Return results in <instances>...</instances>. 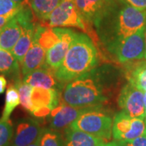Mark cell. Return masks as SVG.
<instances>
[{
  "instance_id": "4",
  "label": "cell",
  "mask_w": 146,
  "mask_h": 146,
  "mask_svg": "<svg viewBox=\"0 0 146 146\" xmlns=\"http://www.w3.org/2000/svg\"><path fill=\"white\" fill-rule=\"evenodd\" d=\"M45 22V25L60 28H77L91 36L96 44L99 38L93 26L84 22L76 7L74 0H62Z\"/></svg>"
},
{
  "instance_id": "30",
  "label": "cell",
  "mask_w": 146,
  "mask_h": 146,
  "mask_svg": "<svg viewBox=\"0 0 146 146\" xmlns=\"http://www.w3.org/2000/svg\"><path fill=\"white\" fill-rule=\"evenodd\" d=\"M16 14V13H13V14H10V15H7V16H0V29H2L4 26L11 18L14 17Z\"/></svg>"
},
{
  "instance_id": "25",
  "label": "cell",
  "mask_w": 146,
  "mask_h": 146,
  "mask_svg": "<svg viewBox=\"0 0 146 146\" xmlns=\"http://www.w3.org/2000/svg\"><path fill=\"white\" fill-rule=\"evenodd\" d=\"M41 146H64L62 135L52 128H44L41 138Z\"/></svg>"
},
{
  "instance_id": "34",
  "label": "cell",
  "mask_w": 146,
  "mask_h": 146,
  "mask_svg": "<svg viewBox=\"0 0 146 146\" xmlns=\"http://www.w3.org/2000/svg\"><path fill=\"white\" fill-rule=\"evenodd\" d=\"M144 103H145V119H146V92L144 94Z\"/></svg>"
},
{
  "instance_id": "6",
  "label": "cell",
  "mask_w": 146,
  "mask_h": 146,
  "mask_svg": "<svg viewBox=\"0 0 146 146\" xmlns=\"http://www.w3.org/2000/svg\"><path fill=\"white\" fill-rule=\"evenodd\" d=\"M113 120L109 114L102 110V107H96L80 115L68 127L82 131L103 141H108L112 135Z\"/></svg>"
},
{
  "instance_id": "17",
  "label": "cell",
  "mask_w": 146,
  "mask_h": 146,
  "mask_svg": "<svg viewBox=\"0 0 146 146\" xmlns=\"http://www.w3.org/2000/svg\"><path fill=\"white\" fill-rule=\"evenodd\" d=\"M104 143L102 139L82 131L71 127L65 129L64 146H101Z\"/></svg>"
},
{
  "instance_id": "35",
  "label": "cell",
  "mask_w": 146,
  "mask_h": 146,
  "mask_svg": "<svg viewBox=\"0 0 146 146\" xmlns=\"http://www.w3.org/2000/svg\"><path fill=\"white\" fill-rule=\"evenodd\" d=\"M15 2H16V3H22L23 2H25V0H14Z\"/></svg>"
},
{
  "instance_id": "21",
  "label": "cell",
  "mask_w": 146,
  "mask_h": 146,
  "mask_svg": "<svg viewBox=\"0 0 146 146\" xmlns=\"http://www.w3.org/2000/svg\"><path fill=\"white\" fill-rule=\"evenodd\" d=\"M62 0H29V4L37 19L46 21Z\"/></svg>"
},
{
  "instance_id": "36",
  "label": "cell",
  "mask_w": 146,
  "mask_h": 146,
  "mask_svg": "<svg viewBox=\"0 0 146 146\" xmlns=\"http://www.w3.org/2000/svg\"><path fill=\"white\" fill-rule=\"evenodd\" d=\"M145 58H146V29H145Z\"/></svg>"
},
{
  "instance_id": "1",
  "label": "cell",
  "mask_w": 146,
  "mask_h": 146,
  "mask_svg": "<svg viewBox=\"0 0 146 146\" xmlns=\"http://www.w3.org/2000/svg\"><path fill=\"white\" fill-rule=\"evenodd\" d=\"M106 68H94L68 82L63 91L64 103L79 108L102 107L108 100V75Z\"/></svg>"
},
{
  "instance_id": "18",
  "label": "cell",
  "mask_w": 146,
  "mask_h": 146,
  "mask_svg": "<svg viewBox=\"0 0 146 146\" xmlns=\"http://www.w3.org/2000/svg\"><path fill=\"white\" fill-rule=\"evenodd\" d=\"M36 25L37 24L35 23V21H33L29 25H27L20 39L16 42V46L11 50V53L16 57L20 64L22 63L24 58L29 51V50L30 49L32 44L34 41V33Z\"/></svg>"
},
{
  "instance_id": "29",
  "label": "cell",
  "mask_w": 146,
  "mask_h": 146,
  "mask_svg": "<svg viewBox=\"0 0 146 146\" xmlns=\"http://www.w3.org/2000/svg\"><path fill=\"white\" fill-rule=\"evenodd\" d=\"M131 6L141 10H146V0H121Z\"/></svg>"
},
{
  "instance_id": "23",
  "label": "cell",
  "mask_w": 146,
  "mask_h": 146,
  "mask_svg": "<svg viewBox=\"0 0 146 146\" xmlns=\"http://www.w3.org/2000/svg\"><path fill=\"white\" fill-rule=\"evenodd\" d=\"M21 104V100L18 90L13 83L10 84L7 89L5 97V105L3 110L1 119L3 120L9 119L11 113Z\"/></svg>"
},
{
  "instance_id": "33",
  "label": "cell",
  "mask_w": 146,
  "mask_h": 146,
  "mask_svg": "<svg viewBox=\"0 0 146 146\" xmlns=\"http://www.w3.org/2000/svg\"><path fill=\"white\" fill-rule=\"evenodd\" d=\"M41 138H42V135H41V136L35 142H33V144L29 145V146H41Z\"/></svg>"
},
{
  "instance_id": "28",
  "label": "cell",
  "mask_w": 146,
  "mask_h": 146,
  "mask_svg": "<svg viewBox=\"0 0 146 146\" xmlns=\"http://www.w3.org/2000/svg\"><path fill=\"white\" fill-rule=\"evenodd\" d=\"M120 143L123 145V146H146V132L142 136H139L132 141Z\"/></svg>"
},
{
  "instance_id": "19",
  "label": "cell",
  "mask_w": 146,
  "mask_h": 146,
  "mask_svg": "<svg viewBox=\"0 0 146 146\" xmlns=\"http://www.w3.org/2000/svg\"><path fill=\"white\" fill-rule=\"evenodd\" d=\"M60 40L58 27H49L42 24H37L34 33V41L48 50Z\"/></svg>"
},
{
  "instance_id": "7",
  "label": "cell",
  "mask_w": 146,
  "mask_h": 146,
  "mask_svg": "<svg viewBox=\"0 0 146 146\" xmlns=\"http://www.w3.org/2000/svg\"><path fill=\"white\" fill-rule=\"evenodd\" d=\"M34 16L29 3L26 5L25 1L21 10L0 29V48L11 51L22 35L25 26L34 21Z\"/></svg>"
},
{
  "instance_id": "12",
  "label": "cell",
  "mask_w": 146,
  "mask_h": 146,
  "mask_svg": "<svg viewBox=\"0 0 146 146\" xmlns=\"http://www.w3.org/2000/svg\"><path fill=\"white\" fill-rule=\"evenodd\" d=\"M58 30L59 33L60 40L56 45L46 50V63L50 68L55 71H57L58 68L62 65L64 58L76 34L75 31L65 28L58 27Z\"/></svg>"
},
{
  "instance_id": "15",
  "label": "cell",
  "mask_w": 146,
  "mask_h": 146,
  "mask_svg": "<svg viewBox=\"0 0 146 146\" xmlns=\"http://www.w3.org/2000/svg\"><path fill=\"white\" fill-rule=\"evenodd\" d=\"M23 81L32 87L44 89H62L63 84L60 83L56 76V71L46 65L32 72L23 76Z\"/></svg>"
},
{
  "instance_id": "37",
  "label": "cell",
  "mask_w": 146,
  "mask_h": 146,
  "mask_svg": "<svg viewBox=\"0 0 146 146\" xmlns=\"http://www.w3.org/2000/svg\"><path fill=\"white\" fill-rule=\"evenodd\" d=\"M145 125H146V119H145Z\"/></svg>"
},
{
  "instance_id": "20",
  "label": "cell",
  "mask_w": 146,
  "mask_h": 146,
  "mask_svg": "<svg viewBox=\"0 0 146 146\" xmlns=\"http://www.w3.org/2000/svg\"><path fill=\"white\" fill-rule=\"evenodd\" d=\"M20 65L11 51L0 48V73L12 76L14 80L20 78Z\"/></svg>"
},
{
  "instance_id": "2",
  "label": "cell",
  "mask_w": 146,
  "mask_h": 146,
  "mask_svg": "<svg viewBox=\"0 0 146 146\" xmlns=\"http://www.w3.org/2000/svg\"><path fill=\"white\" fill-rule=\"evenodd\" d=\"M146 26V10L118 0L114 7L95 28L98 38L106 46L125 38Z\"/></svg>"
},
{
  "instance_id": "31",
  "label": "cell",
  "mask_w": 146,
  "mask_h": 146,
  "mask_svg": "<svg viewBox=\"0 0 146 146\" xmlns=\"http://www.w3.org/2000/svg\"><path fill=\"white\" fill-rule=\"evenodd\" d=\"M7 87V79L4 76H0V94H3Z\"/></svg>"
},
{
  "instance_id": "13",
  "label": "cell",
  "mask_w": 146,
  "mask_h": 146,
  "mask_svg": "<svg viewBox=\"0 0 146 146\" xmlns=\"http://www.w3.org/2000/svg\"><path fill=\"white\" fill-rule=\"evenodd\" d=\"M43 129L37 120L21 119L16 123L11 146H29L41 136Z\"/></svg>"
},
{
  "instance_id": "3",
  "label": "cell",
  "mask_w": 146,
  "mask_h": 146,
  "mask_svg": "<svg viewBox=\"0 0 146 146\" xmlns=\"http://www.w3.org/2000/svg\"><path fill=\"white\" fill-rule=\"evenodd\" d=\"M99 63L96 44L86 33H76L56 76L62 84L68 83L95 68Z\"/></svg>"
},
{
  "instance_id": "27",
  "label": "cell",
  "mask_w": 146,
  "mask_h": 146,
  "mask_svg": "<svg viewBox=\"0 0 146 146\" xmlns=\"http://www.w3.org/2000/svg\"><path fill=\"white\" fill-rule=\"evenodd\" d=\"M23 3H18L14 0H0V16L17 13L21 9Z\"/></svg>"
},
{
  "instance_id": "11",
  "label": "cell",
  "mask_w": 146,
  "mask_h": 146,
  "mask_svg": "<svg viewBox=\"0 0 146 146\" xmlns=\"http://www.w3.org/2000/svg\"><path fill=\"white\" fill-rule=\"evenodd\" d=\"M118 104L121 109L131 117L145 119L144 92L131 84L127 83L121 89Z\"/></svg>"
},
{
  "instance_id": "14",
  "label": "cell",
  "mask_w": 146,
  "mask_h": 146,
  "mask_svg": "<svg viewBox=\"0 0 146 146\" xmlns=\"http://www.w3.org/2000/svg\"><path fill=\"white\" fill-rule=\"evenodd\" d=\"M93 108H79L64 102L59 103L50 114V127L56 131L68 128L80 115Z\"/></svg>"
},
{
  "instance_id": "8",
  "label": "cell",
  "mask_w": 146,
  "mask_h": 146,
  "mask_svg": "<svg viewBox=\"0 0 146 146\" xmlns=\"http://www.w3.org/2000/svg\"><path fill=\"white\" fill-rule=\"evenodd\" d=\"M145 132L146 125L144 119L133 118L123 110L115 115L113 120L112 136L116 141H132Z\"/></svg>"
},
{
  "instance_id": "32",
  "label": "cell",
  "mask_w": 146,
  "mask_h": 146,
  "mask_svg": "<svg viewBox=\"0 0 146 146\" xmlns=\"http://www.w3.org/2000/svg\"><path fill=\"white\" fill-rule=\"evenodd\" d=\"M101 146H123V145L119 142V141H112V142H108V143H104Z\"/></svg>"
},
{
  "instance_id": "24",
  "label": "cell",
  "mask_w": 146,
  "mask_h": 146,
  "mask_svg": "<svg viewBox=\"0 0 146 146\" xmlns=\"http://www.w3.org/2000/svg\"><path fill=\"white\" fill-rule=\"evenodd\" d=\"M14 84L18 90L21 105L22 108L30 112L31 110V93L33 87L29 84L25 83L23 80L20 77L14 80Z\"/></svg>"
},
{
  "instance_id": "26",
  "label": "cell",
  "mask_w": 146,
  "mask_h": 146,
  "mask_svg": "<svg viewBox=\"0 0 146 146\" xmlns=\"http://www.w3.org/2000/svg\"><path fill=\"white\" fill-rule=\"evenodd\" d=\"M14 135V129L10 119H0V146H10Z\"/></svg>"
},
{
  "instance_id": "16",
  "label": "cell",
  "mask_w": 146,
  "mask_h": 146,
  "mask_svg": "<svg viewBox=\"0 0 146 146\" xmlns=\"http://www.w3.org/2000/svg\"><path fill=\"white\" fill-rule=\"evenodd\" d=\"M46 50H44L37 42L33 41L30 49L27 52L21 64V72L23 76H25L46 65Z\"/></svg>"
},
{
  "instance_id": "22",
  "label": "cell",
  "mask_w": 146,
  "mask_h": 146,
  "mask_svg": "<svg viewBox=\"0 0 146 146\" xmlns=\"http://www.w3.org/2000/svg\"><path fill=\"white\" fill-rule=\"evenodd\" d=\"M128 83L142 92H146V62H139L128 68L127 72Z\"/></svg>"
},
{
  "instance_id": "5",
  "label": "cell",
  "mask_w": 146,
  "mask_h": 146,
  "mask_svg": "<svg viewBox=\"0 0 146 146\" xmlns=\"http://www.w3.org/2000/svg\"><path fill=\"white\" fill-rule=\"evenodd\" d=\"M145 29L146 26L131 36L106 44V50L120 63L143 58L145 53Z\"/></svg>"
},
{
  "instance_id": "10",
  "label": "cell",
  "mask_w": 146,
  "mask_h": 146,
  "mask_svg": "<svg viewBox=\"0 0 146 146\" xmlns=\"http://www.w3.org/2000/svg\"><path fill=\"white\" fill-rule=\"evenodd\" d=\"M59 104V91L57 89L33 87L31 93L30 114L42 119L50 114Z\"/></svg>"
},
{
  "instance_id": "9",
  "label": "cell",
  "mask_w": 146,
  "mask_h": 146,
  "mask_svg": "<svg viewBox=\"0 0 146 146\" xmlns=\"http://www.w3.org/2000/svg\"><path fill=\"white\" fill-rule=\"evenodd\" d=\"M118 0H74L76 7L84 22L91 26L98 25Z\"/></svg>"
}]
</instances>
